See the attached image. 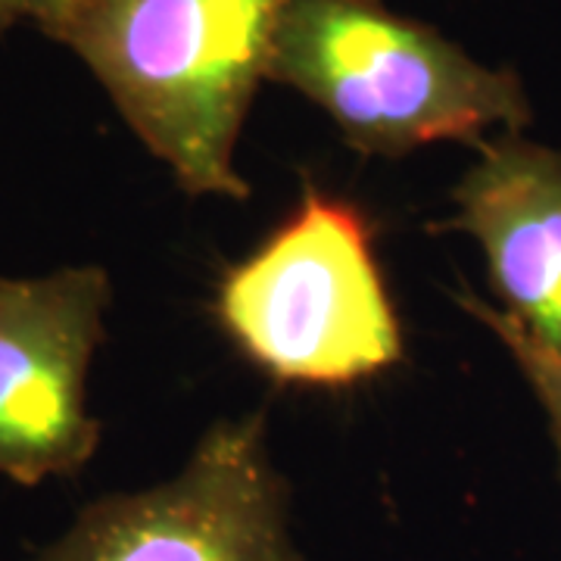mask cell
<instances>
[{"instance_id":"52a82bcc","label":"cell","mask_w":561,"mask_h":561,"mask_svg":"<svg viewBox=\"0 0 561 561\" xmlns=\"http://www.w3.org/2000/svg\"><path fill=\"white\" fill-rule=\"evenodd\" d=\"M461 306L483 321V328H490L500 343L512 353V359L518 362L524 381L530 383V390L537 393L542 412L549 419V431L559 449L561 465V356H552L549 350H542L534 341H527L522 331L515 328V321L505 319L500 309L486 306V302L474 300V297H461Z\"/></svg>"},{"instance_id":"5b68a950","label":"cell","mask_w":561,"mask_h":561,"mask_svg":"<svg viewBox=\"0 0 561 561\" xmlns=\"http://www.w3.org/2000/svg\"><path fill=\"white\" fill-rule=\"evenodd\" d=\"M113 280L101 265L0 275V478L38 486L94 459L91 362L106 337Z\"/></svg>"},{"instance_id":"277c9868","label":"cell","mask_w":561,"mask_h":561,"mask_svg":"<svg viewBox=\"0 0 561 561\" xmlns=\"http://www.w3.org/2000/svg\"><path fill=\"white\" fill-rule=\"evenodd\" d=\"M32 561H302L265 415L213 424L179 474L84 505Z\"/></svg>"},{"instance_id":"7a4b0ae2","label":"cell","mask_w":561,"mask_h":561,"mask_svg":"<svg viewBox=\"0 0 561 561\" xmlns=\"http://www.w3.org/2000/svg\"><path fill=\"white\" fill-rule=\"evenodd\" d=\"M268 81L324 110L365 157H405L437 140L478 147L534 119L512 69L474 60L383 0H290Z\"/></svg>"},{"instance_id":"8992f818","label":"cell","mask_w":561,"mask_h":561,"mask_svg":"<svg viewBox=\"0 0 561 561\" xmlns=\"http://www.w3.org/2000/svg\"><path fill=\"white\" fill-rule=\"evenodd\" d=\"M453 201V228L481 243L502 316L561 356V150L493 135L478 144Z\"/></svg>"},{"instance_id":"6da1fadb","label":"cell","mask_w":561,"mask_h":561,"mask_svg":"<svg viewBox=\"0 0 561 561\" xmlns=\"http://www.w3.org/2000/svg\"><path fill=\"white\" fill-rule=\"evenodd\" d=\"M290 0H84L60 28L140 144L194 197L247 201L243 122Z\"/></svg>"},{"instance_id":"ba28073f","label":"cell","mask_w":561,"mask_h":561,"mask_svg":"<svg viewBox=\"0 0 561 561\" xmlns=\"http://www.w3.org/2000/svg\"><path fill=\"white\" fill-rule=\"evenodd\" d=\"M84 0H0V32L32 22L47 38H57Z\"/></svg>"},{"instance_id":"3957f363","label":"cell","mask_w":561,"mask_h":561,"mask_svg":"<svg viewBox=\"0 0 561 561\" xmlns=\"http://www.w3.org/2000/svg\"><path fill=\"white\" fill-rule=\"evenodd\" d=\"M219 319L250 359L287 383L346 387L402 359L368 225L316 187L250 260L225 272Z\"/></svg>"}]
</instances>
